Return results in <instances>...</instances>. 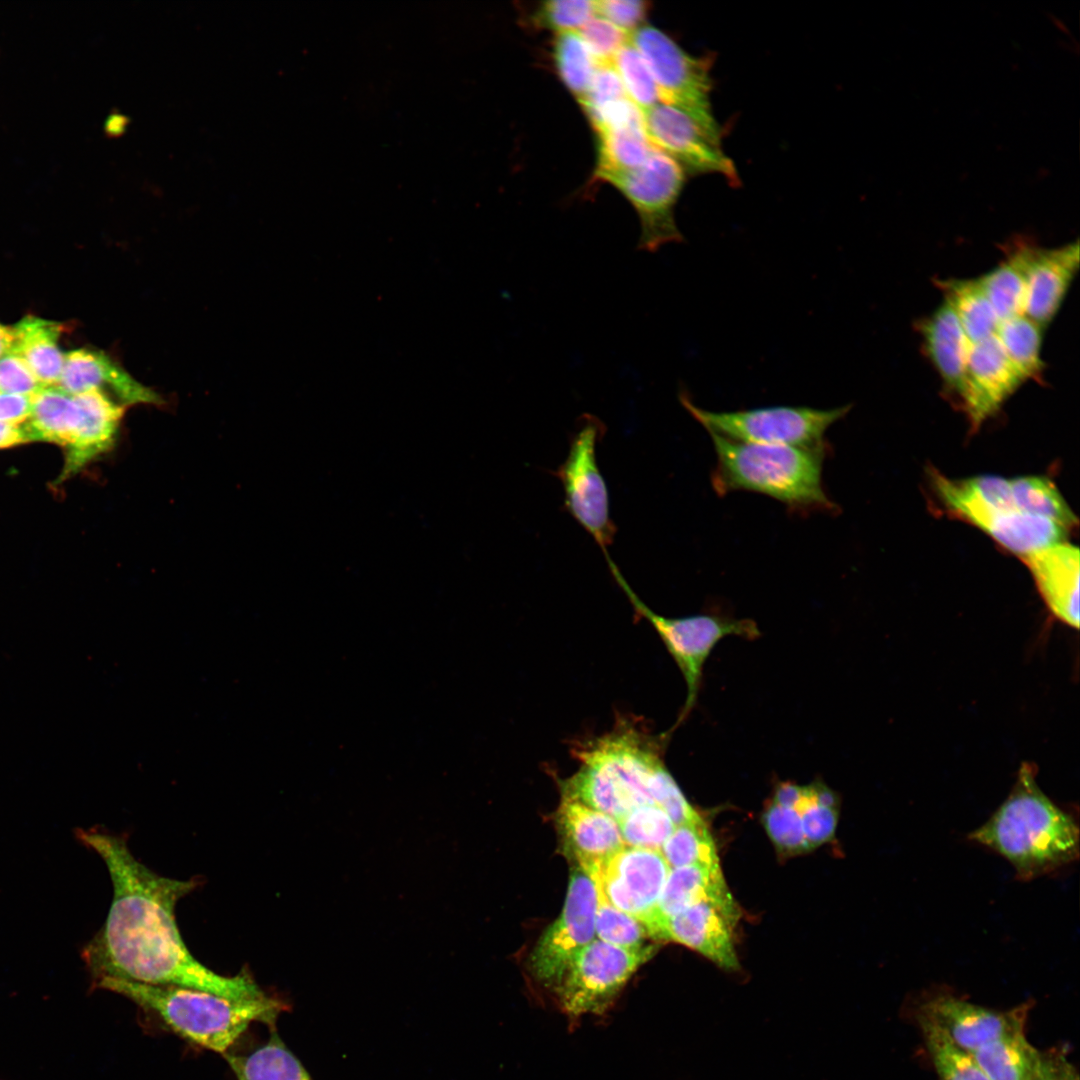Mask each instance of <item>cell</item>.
Here are the masks:
<instances>
[{
	"label": "cell",
	"mask_w": 1080,
	"mask_h": 1080,
	"mask_svg": "<svg viewBox=\"0 0 1080 1080\" xmlns=\"http://www.w3.org/2000/svg\"><path fill=\"white\" fill-rule=\"evenodd\" d=\"M616 821L625 846L651 850H661L676 827L656 804L635 807Z\"/></svg>",
	"instance_id": "obj_38"
},
{
	"label": "cell",
	"mask_w": 1080,
	"mask_h": 1080,
	"mask_svg": "<svg viewBox=\"0 0 1080 1080\" xmlns=\"http://www.w3.org/2000/svg\"><path fill=\"white\" fill-rule=\"evenodd\" d=\"M949 513L981 529L1019 557L1066 542L1069 533L1059 523L1017 509L1001 510L965 502L954 506Z\"/></svg>",
	"instance_id": "obj_19"
},
{
	"label": "cell",
	"mask_w": 1080,
	"mask_h": 1080,
	"mask_svg": "<svg viewBox=\"0 0 1080 1080\" xmlns=\"http://www.w3.org/2000/svg\"><path fill=\"white\" fill-rule=\"evenodd\" d=\"M606 428L593 415H584L566 459L554 474L564 489V506L601 548L613 543L616 526L610 516L609 494L596 459V446Z\"/></svg>",
	"instance_id": "obj_11"
},
{
	"label": "cell",
	"mask_w": 1080,
	"mask_h": 1080,
	"mask_svg": "<svg viewBox=\"0 0 1080 1080\" xmlns=\"http://www.w3.org/2000/svg\"><path fill=\"white\" fill-rule=\"evenodd\" d=\"M577 32L597 64L612 63L616 53L629 41L630 37L628 33L597 14Z\"/></svg>",
	"instance_id": "obj_44"
},
{
	"label": "cell",
	"mask_w": 1080,
	"mask_h": 1080,
	"mask_svg": "<svg viewBox=\"0 0 1080 1080\" xmlns=\"http://www.w3.org/2000/svg\"><path fill=\"white\" fill-rule=\"evenodd\" d=\"M937 284L970 343L996 333L999 320L978 279H948L937 281Z\"/></svg>",
	"instance_id": "obj_31"
},
{
	"label": "cell",
	"mask_w": 1080,
	"mask_h": 1080,
	"mask_svg": "<svg viewBox=\"0 0 1080 1080\" xmlns=\"http://www.w3.org/2000/svg\"><path fill=\"white\" fill-rule=\"evenodd\" d=\"M796 810L801 816L809 850L832 839L838 823L839 807L818 803L813 797L810 784L804 786V795Z\"/></svg>",
	"instance_id": "obj_43"
},
{
	"label": "cell",
	"mask_w": 1080,
	"mask_h": 1080,
	"mask_svg": "<svg viewBox=\"0 0 1080 1080\" xmlns=\"http://www.w3.org/2000/svg\"><path fill=\"white\" fill-rule=\"evenodd\" d=\"M1029 250L1030 246L1014 248L1000 264L978 279L999 322L1024 314Z\"/></svg>",
	"instance_id": "obj_29"
},
{
	"label": "cell",
	"mask_w": 1080,
	"mask_h": 1080,
	"mask_svg": "<svg viewBox=\"0 0 1080 1080\" xmlns=\"http://www.w3.org/2000/svg\"><path fill=\"white\" fill-rule=\"evenodd\" d=\"M614 580L626 595L635 614L650 623L676 662L686 683V700L674 727L693 709L700 687L703 666L714 646L729 635L747 639L759 637L760 631L749 619H731L712 615L667 618L650 609L632 590L609 554H604Z\"/></svg>",
	"instance_id": "obj_7"
},
{
	"label": "cell",
	"mask_w": 1080,
	"mask_h": 1080,
	"mask_svg": "<svg viewBox=\"0 0 1080 1080\" xmlns=\"http://www.w3.org/2000/svg\"><path fill=\"white\" fill-rule=\"evenodd\" d=\"M612 66L628 98L642 113L660 101L653 76L644 58L630 40L616 53Z\"/></svg>",
	"instance_id": "obj_40"
},
{
	"label": "cell",
	"mask_w": 1080,
	"mask_h": 1080,
	"mask_svg": "<svg viewBox=\"0 0 1080 1080\" xmlns=\"http://www.w3.org/2000/svg\"><path fill=\"white\" fill-rule=\"evenodd\" d=\"M14 346L44 387L57 386L65 354L58 346L63 326L55 321L26 316L14 327Z\"/></svg>",
	"instance_id": "obj_26"
},
{
	"label": "cell",
	"mask_w": 1080,
	"mask_h": 1080,
	"mask_svg": "<svg viewBox=\"0 0 1080 1080\" xmlns=\"http://www.w3.org/2000/svg\"><path fill=\"white\" fill-rule=\"evenodd\" d=\"M596 887V938L609 944L630 949H642L649 938L644 926L634 917L612 905L602 890Z\"/></svg>",
	"instance_id": "obj_39"
},
{
	"label": "cell",
	"mask_w": 1080,
	"mask_h": 1080,
	"mask_svg": "<svg viewBox=\"0 0 1080 1080\" xmlns=\"http://www.w3.org/2000/svg\"><path fill=\"white\" fill-rule=\"evenodd\" d=\"M1030 1080H1079L1065 1053L1051 1049L1040 1053L1038 1065Z\"/></svg>",
	"instance_id": "obj_48"
},
{
	"label": "cell",
	"mask_w": 1080,
	"mask_h": 1080,
	"mask_svg": "<svg viewBox=\"0 0 1080 1080\" xmlns=\"http://www.w3.org/2000/svg\"><path fill=\"white\" fill-rule=\"evenodd\" d=\"M1079 554L1077 546L1062 542L1020 556L1048 608L1074 628L1079 626Z\"/></svg>",
	"instance_id": "obj_23"
},
{
	"label": "cell",
	"mask_w": 1080,
	"mask_h": 1080,
	"mask_svg": "<svg viewBox=\"0 0 1080 1080\" xmlns=\"http://www.w3.org/2000/svg\"><path fill=\"white\" fill-rule=\"evenodd\" d=\"M595 5L597 15L629 35L644 24L649 9L646 1L639 0H601Z\"/></svg>",
	"instance_id": "obj_47"
},
{
	"label": "cell",
	"mask_w": 1080,
	"mask_h": 1080,
	"mask_svg": "<svg viewBox=\"0 0 1080 1080\" xmlns=\"http://www.w3.org/2000/svg\"><path fill=\"white\" fill-rule=\"evenodd\" d=\"M642 114L651 144L674 160L686 175L718 174L730 184H738L736 166L721 147V132L661 101Z\"/></svg>",
	"instance_id": "obj_13"
},
{
	"label": "cell",
	"mask_w": 1080,
	"mask_h": 1080,
	"mask_svg": "<svg viewBox=\"0 0 1080 1080\" xmlns=\"http://www.w3.org/2000/svg\"><path fill=\"white\" fill-rule=\"evenodd\" d=\"M44 386L25 360L14 352L0 358V392L34 396Z\"/></svg>",
	"instance_id": "obj_45"
},
{
	"label": "cell",
	"mask_w": 1080,
	"mask_h": 1080,
	"mask_svg": "<svg viewBox=\"0 0 1080 1080\" xmlns=\"http://www.w3.org/2000/svg\"><path fill=\"white\" fill-rule=\"evenodd\" d=\"M740 910L732 895L706 899L668 918L660 941L685 945L727 972L739 970L735 927Z\"/></svg>",
	"instance_id": "obj_15"
},
{
	"label": "cell",
	"mask_w": 1080,
	"mask_h": 1080,
	"mask_svg": "<svg viewBox=\"0 0 1080 1080\" xmlns=\"http://www.w3.org/2000/svg\"><path fill=\"white\" fill-rule=\"evenodd\" d=\"M1042 327L1024 314L999 322L996 336L1006 355L1025 380L1038 378L1041 360Z\"/></svg>",
	"instance_id": "obj_35"
},
{
	"label": "cell",
	"mask_w": 1080,
	"mask_h": 1080,
	"mask_svg": "<svg viewBox=\"0 0 1080 1080\" xmlns=\"http://www.w3.org/2000/svg\"><path fill=\"white\" fill-rule=\"evenodd\" d=\"M1029 1003L997 1011L949 992H937L921 1003L918 1013L936 1024L961 1048L972 1052L1013 1030L1024 1028Z\"/></svg>",
	"instance_id": "obj_16"
},
{
	"label": "cell",
	"mask_w": 1080,
	"mask_h": 1080,
	"mask_svg": "<svg viewBox=\"0 0 1080 1080\" xmlns=\"http://www.w3.org/2000/svg\"><path fill=\"white\" fill-rule=\"evenodd\" d=\"M57 387L70 395L100 391L126 408L163 402L155 391L137 381L110 356L90 349H77L65 354Z\"/></svg>",
	"instance_id": "obj_18"
},
{
	"label": "cell",
	"mask_w": 1080,
	"mask_h": 1080,
	"mask_svg": "<svg viewBox=\"0 0 1080 1080\" xmlns=\"http://www.w3.org/2000/svg\"><path fill=\"white\" fill-rule=\"evenodd\" d=\"M624 98L628 96L612 63L598 64L586 97L580 105L586 112Z\"/></svg>",
	"instance_id": "obj_46"
},
{
	"label": "cell",
	"mask_w": 1080,
	"mask_h": 1080,
	"mask_svg": "<svg viewBox=\"0 0 1080 1080\" xmlns=\"http://www.w3.org/2000/svg\"><path fill=\"white\" fill-rule=\"evenodd\" d=\"M1015 508L1023 513L1049 519L1071 529L1076 516L1056 485L1044 476L1027 475L1010 479Z\"/></svg>",
	"instance_id": "obj_33"
},
{
	"label": "cell",
	"mask_w": 1080,
	"mask_h": 1080,
	"mask_svg": "<svg viewBox=\"0 0 1080 1080\" xmlns=\"http://www.w3.org/2000/svg\"><path fill=\"white\" fill-rule=\"evenodd\" d=\"M926 352L949 393L960 401L970 342L950 305L944 301L920 325Z\"/></svg>",
	"instance_id": "obj_24"
},
{
	"label": "cell",
	"mask_w": 1080,
	"mask_h": 1080,
	"mask_svg": "<svg viewBox=\"0 0 1080 1080\" xmlns=\"http://www.w3.org/2000/svg\"><path fill=\"white\" fill-rule=\"evenodd\" d=\"M731 896L720 865H688L670 870L661 896L647 927L649 938L660 941L666 920L706 899Z\"/></svg>",
	"instance_id": "obj_25"
},
{
	"label": "cell",
	"mask_w": 1080,
	"mask_h": 1080,
	"mask_svg": "<svg viewBox=\"0 0 1080 1080\" xmlns=\"http://www.w3.org/2000/svg\"><path fill=\"white\" fill-rule=\"evenodd\" d=\"M14 346L13 329L0 324V358L10 353Z\"/></svg>",
	"instance_id": "obj_52"
},
{
	"label": "cell",
	"mask_w": 1080,
	"mask_h": 1080,
	"mask_svg": "<svg viewBox=\"0 0 1080 1080\" xmlns=\"http://www.w3.org/2000/svg\"><path fill=\"white\" fill-rule=\"evenodd\" d=\"M75 397L80 418L70 442L64 448V466L56 483L67 480L114 447L126 409L124 405L100 391H90Z\"/></svg>",
	"instance_id": "obj_21"
},
{
	"label": "cell",
	"mask_w": 1080,
	"mask_h": 1080,
	"mask_svg": "<svg viewBox=\"0 0 1080 1080\" xmlns=\"http://www.w3.org/2000/svg\"><path fill=\"white\" fill-rule=\"evenodd\" d=\"M29 442L22 426L0 422V449Z\"/></svg>",
	"instance_id": "obj_51"
},
{
	"label": "cell",
	"mask_w": 1080,
	"mask_h": 1080,
	"mask_svg": "<svg viewBox=\"0 0 1080 1080\" xmlns=\"http://www.w3.org/2000/svg\"><path fill=\"white\" fill-rule=\"evenodd\" d=\"M970 1053L989 1080H1030L1041 1052L1019 1028Z\"/></svg>",
	"instance_id": "obj_28"
},
{
	"label": "cell",
	"mask_w": 1080,
	"mask_h": 1080,
	"mask_svg": "<svg viewBox=\"0 0 1080 1080\" xmlns=\"http://www.w3.org/2000/svg\"><path fill=\"white\" fill-rule=\"evenodd\" d=\"M685 178L682 168L654 147L638 168L604 180L614 186L637 213L640 223L638 250L655 253L667 244L684 241L675 219V208Z\"/></svg>",
	"instance_id": "obj_10"
},
{
	"label": "cell",
	"mask_w": 1080,
	"mask_h": 1080,
	"mask_svg": "<svg viewBox=\"0 0 1080 1080\" xmlns=\"http://www.w3.org/2000/svg\"><path fill=\"white\" fill-rule=\"evenodd\" d=\"M553 60L561 81L580 104L598 64L577 31L556 34Z\"/></svg>",
	"instance_id": "obj_36"
},
{
	"label": "cell",
	"mask_w": 1080,
	"mask_h": 1080,
	"mask_svg": "<svg viewBox=\"0 0 1080 1080\" xmlns=\"http://www.w3.org/2000/svg\"><path fill=\"white\" fill-rule=\"evenodd\" d=\"M710 436L717 457L711 481L718 495L757 492L800 512L832 513L837 508L822 484L825 446L763 445Z\"/></svg>",
	"instance_id": "obj_4"
},
{
	"label": "cell",
	"mask_w": 1080,
	"mask_h": 1080,
	"mask_svg": "<svg viewBox=\"0 0 1080 1080\" xmlns=\"http://www.w3.org/2000/svg\"><path fill=\"white\" fill-rule=\"evenodd\" d=\"M656 950L655 945L630 950L595 938L572 960L546 997L570 1019L602 1015Z\"/></svg>",
	"instance_id": "obj_8"
},
{
	"label": "cell",
	"mask_w": 1080,
	"mask_h": 1080,
	"mask_svg": "<svg viewBox=\"0 0 1080 1080\" xmlns=\"http://www.w3.org/2000/svg\"><path fill=\"white\" fill-rule=\"evenodd\" d=\"M661 853L670 869L688 865H720L712 836L703 819L675 827Z\"/></svg>",
	"instance_id": "obj_37"
},
{
	"label": "cell",
	"mask_w": 1080,
	"mask_h": 1080,
	"mask_svg": "<svg viewBox=\"0 0 1080 1080\" xmlns=\"http://www.w3.org/2000/svg\"><path fill=\"white\" fill-rule=\"evenodd\" d=\"M1025 381L996 334L971 343L960 405L972 426H980Z\"/></svg>",
	"instance_id": "obj_17"
},
{
	"label": "cell",
	"mask_w": 1080,
	"mask_h": 1080,
	"mask_svg": "<svg viewBox=\"0 0 1080 1080\" xmlns=\"http://www.w3.org/2000/svg\"><path fill=\"white\" fill-rule=\"evenodd\" d=\"M968 839L1003 858L1016 878L1031 881L1057 872L1079 858V826L1036 782L1033 765L1023 763L1008 797Z\"/></svg>",
	"instance_id": "obj_2"
},
{
	"label": "cell",
	"mask_w": 1080,
	"mask_h": 1080,
	"mask_svg": "<svg viewBox=\"0 0 1080 1080\" xmlns=\"http://www.w3.org/2000/svg\"><path fill=\"white\" fill-rule=\"evenodd\" d=\"M227 1061L237 1080H311L276 1033L247 1055H227Z\"/></svg>",
	"instance_id": "obj_32"
},
{
	"label": "cell",
	"mask_w": 1080,
	"mask_h": 1080,
	"mask_svg": "<svg viewBox=\"0 0 1080 1080\" xmlns=\"http://www.w3.org/2000/svg\"><path fill=\"white\" fill-rule=\"evenodd\" d=\"M917 1020L938 1080H989L969 1051L922 1014L917 1013Z\"/></svg>",
	"instance_id": "obj_34"
},
{
	"label": "cell",
	"mask_w": 1080,
	"mask_h": 1080,
	"mask_svg": "<svg viewBox=\"0 0 1080 1080\" xmlns=\"http://www.w3.org/2000/svg\"><path fill=\"white\" fill-rule=\"evenodd\" d=\"M679 400L709 434L752 444L822 447L827 429L843 418L849 405L832 409L807 406H768L736 411H711L695 405L684 391Z\"/></svg>",
	"instance_id": "obj_6"
},
{
	"label": "cell",
	"mask_w": 1080,
	"mask_h": 1080,
	"mask_svg": "<svg viewBox=\"0 0 1080 1080\" xmlns=\"http://www.w3.org/2000/svg\"><path fill=\"white\" fill-rule=\"evenodd\" d=\"M33 396L0 392V422L22 426L32 411Z\"/></svg>",
	"instance_id": "obj_49"
},
{
	"label": "cell",
	"mask_w": 1080,
	"mask_h": 1080,
	"mask_svg": "<svg viewBox=\"0 0 1080 1080\" xmlns=\"http://www.w3.org/2000/svg\"><path fill=\"white\" fill-rule=\"evenodd\" d=\"M75 837L104 861L113 886L104 925L81 949L92 988L115 979L194 988L232 1000L266 995L247 969L234 976L217 974L186 947L175 907L199 880L155 873L134 857L126 838L99 826L77 828Z\"/></svg>",
	"instance_id": "obj_1"
},
{
	"label": "cell",
	"mask_w": 1080,
	"mask_h": 1080,
	"mask_svg": "<svg viewBox=\"0 0 1080 1080\" xmlns=\"http://www.w3.org/2000/svg\"><path fill=\"white\" fill-rule=\"evenodd\" d=\"M656 83L659 100L688 112L707 128L721 132L711 108L712 58L683 50L665 32L643 24L629 37Z\"/></svg>",
	"instance_id": "obj_9"
},
{
	"label": "cell",
	"mask_w": 1080,
	"mask_h": 1080,
	"mask_svg": "<svg viewBox=\"0 0 1080 1080\" xmlns=\"http://www.w3.org/2000/svg\"><path fill=\"white\" fill-rule=\"evenodd\" d=\"M762 823L780 854L793 856L809 851L801 816L796 809L771 800L762 814Z\"/></svg>",
	"instance_id": "obj_41"
},
{
	"label": "cell",
	"mask_w": 1080,
	"mask_h": 1080,
	"mask_svg": "<svg viewBox=\"0 0 1080 1080\" xmlns=\"http://www.w3.org/2000/svg\"><path fill=\"white\" fill-rule=\"evenodd\" d=\"M597 166L595 176L604 181L610 176L641 166L654 146L644 123L597 131Z\"/></svg>",
	"instance_id": "obj_30"
},
{
	"label": "cell",
	"mask_w": 1080,
	"mask_h": 1080,
	"mask_svg": "<svg viewBox=\"0 0 1080 1080\" xmlns=\"http://www.w3.org/2000/svg\"><path fill=\"white\" fill-rule=\"evenodd\" d=\"M640 720L622 716L611 730L571 746L578 770L559 781L561 796L618 819L635 807L655 804L650 784L664 764L663 739Z\"/></svg>",
	"instance_id": "obj_3"
},
{
	"label": "cell",
	"mask_w": 1080,
	"mask_h": 1080,
	"mask_svg": "<svg viewBox=\"0 0 1080 1080\" xmlns=\"http://www.w3.org/2000/svg\"><path fill=\"white\" fill-rule=\"evenodd\" d=\"M670 870L660 850L624 846L587 874L612 905L647 930Z\"/></svg>",
	"instance_id": "obj_14"
},
{
	"label": "cell",
	"mask_w": 1080,
	"mask_h": 1080,
	"mask_svg": "<svg viewBox=\"0 0 1080 1080\" xmlns=\"http://www.w3.org/2000/svg\"><path fill=\"white\" fill-rule=\"evenodd\" d=\"M555 816L565 853L586 873L625 846L615 818L578 801L561 797Z\"/></svg>",
	"instance_id": "obj_20"
},
{
	"label": "cell",
	"mask_w": 1080,
	"mask_h": 1080,
	"mask_svg": "<svg viewBox=\"0 0 1080 1080\" xmlns=\"http://www.w3.org/2000/svg\"><path fill=\"white\" fill-rule=\"evenodd\" d=\"M595 912V883L576 865L561 914L543 932L528 958L530 978L545 996L577 954L596 938Z\"/></svg>",
	"instance_id": "obj_12"
},
{
	"label": "cell",
	"mask_w": 1080,
	"mask_h": 1080,
	"mask_svg": "<svg viewBox=\"0 0 1080 1080\" xmlns=\"http://www.w3.org/2000/svg\"><path fill=\"white\" fill-rule=\"evenodd\" d=\"M804 795V786L782 782L776 786L772 801L783 807L796 809Z\"/></svg>",
	"instance_id": "obj_50"
},
{
	"label": "cell",
	"mask_w": 1080,
	"mask_h": 1080,
	"mask_svg": "<svg viewBox=\"0 0 1080 1080\" xmlns=\"http://www.w3.org/2000/svg\"><path fill=\"white\" fill-rule=\"evenodd\" d=\"M93 989L126 997L167 1027L203 1048L225 1053L255 1021L274 1024L287 1005L270 995L232 1000L194 988L107 979Z\"/></svg>",
	"instance_id": "obj_5"
},
{
	"label": "cell",
	"mask_w": 1080,
	"mask_h": 1080,
	"mask_svg": "<svg viewBox=\"0 0 1080 1080\" xmlns=\"http://www.w3.org/2000/svg\"><path fill=\"white\" fill-rule=\"evenodd\" d=\"M1078 241L1059 248L1030 247L1024 315L1042 328L1053 319L1079 265Z\"/></svg>",
	"instance_id": "obj_22"
},
{
	"label": "cell",
	"mask_w": 1080,
	"mask_h": 1080,
	"mask_svg": "<svg viewBox=\"0 0 1080 1080\" xmlns=\"http://www.w3.org/2000/svg\"><path fill=\"white\" fill-rule=\"evenodd\" d=\"M596 14L595 1L555 0L541 2L531 15L534 27L556 33L577 31Z\"/></svg>",
	"instance_id": "obj_42"
},
{
	"label": "cell",
	"mask_w": 1080,
	"mask_h": 1080,
	"mask_svg": "<svg viewBox=\"0 0 1080 1080\" xmlns=\"http://www.w3.org/2000/svg\"><path fill=\"white\" fill-rule=\"evenodd\" d=\"M79 418L76 397L57 386H49L33 396L31 415L22 428L29 441H46L65 448Z\"/></svg>",
	"instance_id": "obj_27"
}]
</instances>
